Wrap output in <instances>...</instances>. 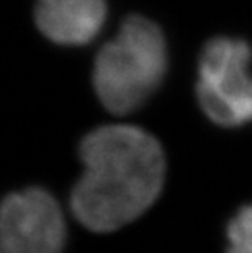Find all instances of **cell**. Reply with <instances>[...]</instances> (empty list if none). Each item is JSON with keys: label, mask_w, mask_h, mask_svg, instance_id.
Masks as SVG:
<instances>
[{"label": "cell", "mask_w": 252, "mask_h": 253, "mask_svg": "<svg viewBox=\"0 0 252 253\" xmlns=\"http://www.w3.org/2000/svg\"><path fill=\"white\" fill-rule=\"evenodd\" d=\"M84 173L71 193V212L92 232H113L143 216L165 180L159 141L136 126H100L79 147Z\"/></svg>", "instance_id": "6da1fadb"}, {"label": "cell", "mask_w": 252, "mask_h": 253, "mask_svg": "<svg viewBox=\"0 0 252 253\" xmlns=\"http://www.w3.org/2000/svg\"><path fill=\"white\" fill-rule=\"evenodd\" d=\"M167 71V44L154 21L131 15L99 51L94 87L99 100L115 115L139 108L162 82Z\"/></svg>", "instance_id": "7a4b0ae2"}, {"label": "cell", "mask_w": 252, "mask_h": 253, "mask_svg": "<svg viewBox=\"0 0 252 253\" xmlns=\"http://www.w3.org/2000/svg\"><path fill=\"white\" fill-rule=\"evenodd\" d=\"M251 59L252 49L244 40L213 38L203 47L197 96L214 125L238 127L252 121Z\"/></svg>", "instance_id": "3957f363"}, {"label": "cell", "mask_w": 252, "mask_h": 253, "mask_svg": "<svg viewBox=\"0 0 252 253\" xmlns=\"http://www.w3.org/2000/svg\"><path fill=\"white\" fill-rule=\"evenodd\" d=\"M66 220L51 193L26 188L10 193L0 209L2 253H62Z\"/></svg>", "instance_id": "277c9868"}, {"label": "cell", "mask_w": 252, "mask_h": 253, "mask_svg": "<svg viewBox=\"0 0 252 253\" xmlns=\"http://www.w3.org/2000/svg\"><path fill=\"white\" fill-rule=\"evenodd\" d=\"M106 18L105 0H36L35 20L48 40L61 46L87 44Z\"/></svg>", "instance_id": "5b68a950"}, {"label": "cell", "mask_w": 252, "mask_h": 253, "mask_svg": "<svg viewBox=\"0 0 252 253\" xmlns=\"http://www.w3.org/2000/svg\"><path fill=\"white\" fill-rule=\"evenodd\" d=\"M226 253H252V204L241 208L229 220Z\"/></svg>", "instance_id": "8992f818"}]
</instances>
